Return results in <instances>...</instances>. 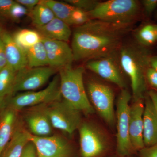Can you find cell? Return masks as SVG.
Here are the masks:
<instances>
[{"label": "cell", "instance_id": "6da1fadb", "mask_svg": "<svg viewBox=\"0 0 157 157\" xmlns=\"http://www.w3.org/2000/svg\"><path fill=\"white\" fill-rule=\"evenodd\" d=\"M133 25L91 19L76 26L71 47L74 61H89L118 52Z\"/></svg>", "mask_w": 157, "mask_h": 157}, {"label": "cell", "instance_id": "7a4b0ae2", "mask_svg": "<svg viewBox=\"0 0 157 157\" xmlns=\"http://www.w3.org/2000/svg\"><path fill=\"white\" fill-rule=\"evenodd\" d=\"M118 53L121 67L130 78L134 100L144 98L147 92V71L153 54L151 49L136 42L122 44Z\"/></svg>", "mask_w": 157, "mask_h": 157}, {"label": "cell", "instance_id": "3957f363", "mask_svg": "<svg viewBox=\"0 0 157 157\" xmlns=\"http://www.w3.org/2000/svg\"><path fill=\"white\" fill-rule=\"evenodd\" d=\"M59 71L60 90L63 100L80 113L87 115L94 113V109L83 82L84 68H73L70 65Z\"/></svg>", "mask_w": 157, "mask_h": 157}, {"label": "cell", "instance_id": "277c9868", "mask_svg": "<svg viewBox=\"0 0 157 157\" xmlns=\"http://www.w3.org/2000/svg\"><path fill=\"white\" fill-rule=\"evenodd\" d=\"M90 19L119 24L133 25L143 16L141 3L136 0H109L99 2L89 12Z\"/></svg>", "mask_w": 157, "mask_h": 157}, {"label": "cell", "instance_id": "5b68a950", "mask_svg": "<svg viewBox=\"0 0 157 157\" xmlns=\"http://www.w3.org/2000/svg\"><path fill=\"white\" fill-rule=\"evenodd\" d=\"M59 75L53 78L48 86L38 91H28L9 96L6 107L18 112L28 107L47 104L62 99Z\"/></svg>", "mask_w": 157, "mask_h": 157}, {"label": "cell", "instance_id": "8992f818", "mask_svg": "<svg viewBox=\"0 0 157 157\" xmlns=\"http://www.w3.org/2000/svg\"><path fill=\"white\" fill-rule=\"evenodd\" d=\"M53 128L69 135L78 129L81 122V113L63 100L42 104Z\"/></svg>", "mask_w": 157, "mask_h": 157}, {"label": "cell", "instance_id": "52a82bcc", "mask_svg": "<svg viewBox=\"0 0 157 157\" xmlns=\"http://www.w3.org/2000/svg\"><path fill=\"white\" fill-rule=\"evenodd\" d=\"M86 92L90 102L99 115L107 124L113 125L115 115L112 89L101 82L91 80L88 82Z\"/></svg>", "mask_w": 157, "mask_h": 157}, {"label": "cell", "instance_id": "ba28073f", "mask_svg": "<svg viewBox=\"0 0 157 157\" xmlns=\"http://www.w3.org/2000/svg\"><path fill=\"white\" fill-rule=\"evenodd\" d=\"M131 94L127 90H122L117 103V150L121 156L133 151L129 136V119Z\"/></svg>", "mask_w": 157, "mask_h": 157}, {"label": "cell", "instance_id": "9c48e42d", "mask_svg": "<svg viewBox=\"0 0 157 157\" xmlns=\"http://www.w3.org/2000/svg\"><path fill=\"white\" fill-rule=\"evenodd\" d=\"M57 70L49 66L35 68L27 67L19 70L16 73L13 95L20 92L33 91L40 88Z\"/></svg>", "mask_w": 157, "mask_h": 157}, {"label": "cell", "instance_id": "30bf717a", "mask_svg": "<svg viewBox=\"0 0 157 157\" xmlns=\"http://www.w3.org/2000/svg\"><path fill=\"white\" fill-rule=\"evenodd\" d=\"M78 130L82 157H99L107 150V139L95 126L82 123Z\"/></svg>", "mask_w": 157, "mask_h": 157}, {"label": "cell", "instance_id": "8fae6325", "mask_svg": "<svg viewBox=\"0 0 157 157\" xmlns=\"http://www.w3.org/2000/svg\"><path fill=\"white\" fill-rule=\"evenodd\" d=\"M88 61L86 67L98 74L101 78L114 83L122 89L126 87L118 53Z\"/></svg>", "mask_w": 157, "mask_h": 157}, {"label": "cell", "instance_id": "7c38bea8", "mask_svg": "<svg viewBox=\"0 0 157 157\" xmlns=\"http://www.w3.org/2000/svg\"><path fill=\"white\" fill-rule=\"evenodd\" d=\"M29 140L33 144L37 157H72V147L65 138L58 135L38 137L27 131Z\"/></svg>", "mask_w": 157, "mask_h": 157}, {"label": "cell", "instance_id": "4fadbf2b", "mask_svg": "<svg viewBox=\"0 0 157 157\" xmlns=\"http://www.w3.org/2000/svg\"><path fill=\"white\" fill-rule=\"evenodd\" d=\"M42 40L47 52L48 66L59 70L72 65L74 58L67 42L43 37Z\"/></svg>", "mask_w": 157, "mask_h": 157}, {"label": "cell", "instance_id": "5bb4252c", "mask_svg": "<svg viewBox=\"0 0 157 157\" xmlns=\"http://www.w3.org/2000/svg\"><path fill=\"white\" fill-rule=\"evenodd\" d=\"M144 98L134 100L130 106L129 136L134 151H140L144 147L143 131Z\"/></svg>", "mask_w": 157, "mask_h": 157}, {"label": "cell", "instance_id": "9a60e30c", "mask_svg": "<svg viewBox=\"0 0 157 157\" xmlns=\"http://www.w3.org/2000/svg\"><path fill=\"white\" fill-rule=\"evenodd\" d=\"M0 35L5 46L7 65L16 72L27 67L25 51L17 45L12 35L1 29Z\"/></svg>", "mask_w": 157, "mask_h": 157}, {"label": "cell", "instance_id": "2e32d148", "mask_svg": "<svg viewBox=\"0 0 157 157\" xmlns=\"http://www.w3.org/2000/svg\"><path fill=\"white\" fill-rule=\"evenodd\" d=\"M143 116V136L144 147H149L157 144V114L151 99L147 93L144 97Z\"/></svg>", "mask_w": 157, "mask_h": 157}, {"label": "cell", "instance_id": "e0dca14e", "mask_svg": "<svg viewBox=\"0 0 157 157\" xmlns=\"http://www.w3.org/2000/svg\"><path fill=\"white\" fill-rule=\"evenodd\" d=\"M25 116V121L32 135L38 137L52 135V127L42 105L34 107Z\"/></svg>", "mask_w": 157, "mask_h": 157}, {"label": "cell", "instance_id": "ac0fdd59", "mask_svg": "<svg viewBox=\"0 0 157 157\" xmlns=\"http://www.w3.org/2000/svg\"><path fill=\"white\" fill-rule=\"evenodd\" d=\"M17 113L6 107L0 114V154L11 140L18 125Z\"/></svg>", "mask_w": 157, "mask_h": 157}, {"label": "cell", "instance_id": "d6986e66", "mask_svg": "<svg viewBox=\"0 0 157 157\" xmlns=\"http://www.w3.org/2000/svg\"><path fill=\"white\" fill-rule=\"evenodd\" d=\"M36 28L42 37L67 42L72 34L70 26L56 17L45 25Z\"/></svg>", "mask_w": 157, "mask_h": 157}, {"label": "cell", "instance_id": "ffe728a7", "mask_svg": "<svg viewBox=\"0 0 157 157\" xmlns=\"http://www.w3.org/2000/svg\"><path fill=\"white\" fill-rule=\"evenodd\" d=\"M29 141L27 131L18 124L11 140L0 154V157H20Z\"/></svg>", "mask_w": 157, "mask_h": 157}, {"label": "cell", "instance_id": "44dd1931", "mask_svg": "<svg viewBox=\"0 0 157 157\" xmlns=\"http://www.w3.org/2000/svg\"><path fill=\"white\" fill-rule=\"evenodd\" d=\"M25 51L29 67L48 66L47 52L42 40Z\"/></svg>", "mask_w": 157, "mask_h": 157}, {"label": "cell", "instance_id": "7402d4cb", "mask_svg": "<svg viewBox=\"0 0 157 157\" xmlns=\"http://www.w3.org/2000/svg\"><path fill=\"white\" fill-rule=\"evenodd\" d=\"M53 12L56 18L61 20L69 26L71 25V21L76 8L66 2L54 0H42Z\"/></svg>", "mask_w": 157, "mask_h": 157}, {"label": "cell", "instance_id": "603a6c76", "mask_svg": "<svg viewBox=\"0 0 157 157\" xmlns=\"http://www.w3.org/2000/svg\"><path fill=\"white\" fill-rule=\"evenodd\" d=\"M12 36L17 45L25 51L36 45L42 39L38 31L29 29L16 31Z\"/></svg>", "mask_w": 157, "mask_h": 157}, {"label": "cell", "instance_id": "cb8c5ba5", "mask_svg": "<svg viewBox=\"0 0 157 157\" xmlns=\"http://www.w3.org/2000/svg\"><path fill=\"white\" fill-rule=\"evenodd\" d=\"M29 15L33 24L36 28L45 25L55 17L50 8L42 1L30 11Z\"/></svg>", "mask_w": 157, "mask_h": 157}, {"label": "cell", "instance_id": "d4e9b609", "mask_svg": "<svg viewBox=\"0 0 157 157\" xmlns=\"http://www.w3.org/2000/svg\"><path fill=\"white\" fill-rule=\"evenodd\" d=\"M16 73L8 65L0 71V98L13 95Z\"/></svg>", "mask_w": 157, "mask_h": 157}, {"label": "cell", "instance_id": "484cf974", "mask_svg": "<svg viewBox=\"0 0 157 157\" xmlns=\"http://www.w3.org/2000/svg\"><path fill=\"white\" fill-rule=\"evenodd\" d=\"M156 25L147 23L142 26L136 35L137 43L146 48H150L157 42Z\"/></svg>", "mask_w": 157, "mask_h": 157}, {"label": "cell", "instance_id": "4316f807", "mask_svg": "<svg viewBox=\"0 0 157 157\" xmlns=\"http://www.w3.org/2000/svg\"><path fill=\"white\" fill-rule=\"evenodd\" d=\"M65 2L88 13L93 11L99 3L95 0H66Z\"/></svg>", "mask_w": 157, "mask_h": 157}, {"label": "cell", "instance_id": "83f0119b", "mask_svg": "<svg viewBox=\"0 0 157 157\" xmlns=\"http://www.w3.org/2000/svg\"><path fill=\"white\" fill-rule=\"evenodd\" d=\"M29 12L25 7L15 1L10 10L9 18L14 21H17L25 15L29 14Z\"/></svg>", "mask_w": 157, "mask_h": 157}, {"label": "cell", "instance_id": "f1b7e54d", "mask_svg": "<svg viewBox=\"0 0 157 157\" xmlns=\"http://www.w3.org/2000/svg\"><path fill=\"white\" fill-rule=\"evenodd\" d=\"M143 16L149 18L157 8V0H143L140 2Z\"/></svg>", "mask_w": 157, "mask_h": 157}, {"label": "cell", "instance_id": "f546056e", "mask_svg": "<svg viewBox=\"0 0 157 157\" xmlns=\"http://www.w3.org/2000/svg\"><path fill=\"white\" fill-rule=\"evenodd\" d=\"M146 80L147 86L152 89L157 91V71L149 67L147 71Z\"/></svg>", "mask_w": 157, "mask_h": 157}, {"label": "cell", "instance_id": "4dcf8cb0", "mask_svg": "<svg viewBox=\"0 0 157 157\" xmlns=\"http://www.w3.org/2000/svg\"><path fill=\"white\" fill-rule=\"evenodd\" d=\"M14 2L12 0H0V15L9 18L10 10Z\"/></svg>", "mask_w": 157, "mask_h": 157}, {"label": "cell", "instance_id": "1f68e13d", "mask_svg": "<svg viewBox=\"0 0 157 157\" xmlns=\"http://www.w3.org/2000/svg\"><path fill=\"white\" fill-rule=\"evenodd\" d=\"M139 157H157V144L149 147H144L140 150Z\"/></svg>", "mask_w": 157, "mask_h": 157}, {"label": "cell", "instance_id": "d6a6232c", "mask_svg": "<svg viewBox=\"0 0 157 157\" xmlns=\"http://www.w3.org/2000/svg\"><path fill=\"white\" fill-rule=\"evenodd\" d=\"M20 157H37L36 151L33 144L29 141L25 145Z\"/></svg>", "mask_w": 157, "mask_h": 157}, {"label": "cell", "instance_id": "836d02e7", "mask_svg": "<svg viewBox=\"0 0 157 157\" xmlns=\"http://www.w3.org/2000/svg\"><path fill=\"white\" fill-rule=\"evenodd\" d=\"M7 65L5 46L0 35V71Z\"/></svg>", "mask_w": 157, "mask_h": 157}, {"label": "cell", "instance_id": "e575fe53", "mask_svg": "<svg viewBox=\"0 0 157 157\" xmlns=\"http://www.w3.org/2000/svg\"><path fill=\"white\" fill-rule=\"evenodd\" d=\"M40 1L39 0H16L15 2L30 11L40 2Z\"/></svg>", "mask_w": 157, "mask_h": 157}, {"label": "cell", "instance_id": "d590c367", "mask_svg": "<svg viewBox=\"0 0 157 157\" xmlns=\"http://www.w3.org/2000/svg\"><path fill=\"white\" fill-rule=\"evenodd\" d=\"M147 94L154 105L157 114V91L150 90L147 92Z\"/></svg>", "mask_w": 157, "mask_h": 157}, {"label": "cell", "instance_id": "8d00e7d4", "mask_svg": "<svg viewBox=\"0 0 157 157\" xmlns=\"http://www.w3.org/2000/svg\"><path fill=\"white\" fill-rule=\"evenodd\" d=\"M151 67L157 71V54H153L150 62Z\"/></svg>", "mask_w": 157, "mask_h": 157}, {"label": "cell", "instance_id": "74e56055", "mask_svg": "<svg viewBox=\"0 0 157 157\" xmlns=\"http://www.w3.org/2000/svg\"><path fill=\"white\" fill-rule=\"evenodd\" d=\"M8 97L0 98V114L3 111V109L6 107V103Z\"/></svg>", "mask_w": 157, "mask_h": 157}, {"label": "cell", "instance_id": "f35d334b", "mask_svg": "<svg viewBox=\"0 0 157 157\" xmlns=\"http://www.w3.org/2000/svg\"><path fill=\"white\" fill-rule=\"evenodd\" d=\"M155 28H156V37H157V25H156Z\"/></svg>", "mask_w": 157, "mask_h": 157}, {"label": "cell", "instance_id": "ab89813d", "mask_svg": "<svg viewBox=\"0 0 157 157\" xmlns=\"http://www.w3.org/2000/svg\"><path fill=\"white\" fill-rule=\"evenodd\" d=\"M155 17L156 19L157 20V10L156 11L155 14Z\"/></svg>", "mask_w": 157, "mask_h": 157}]
</instances>
